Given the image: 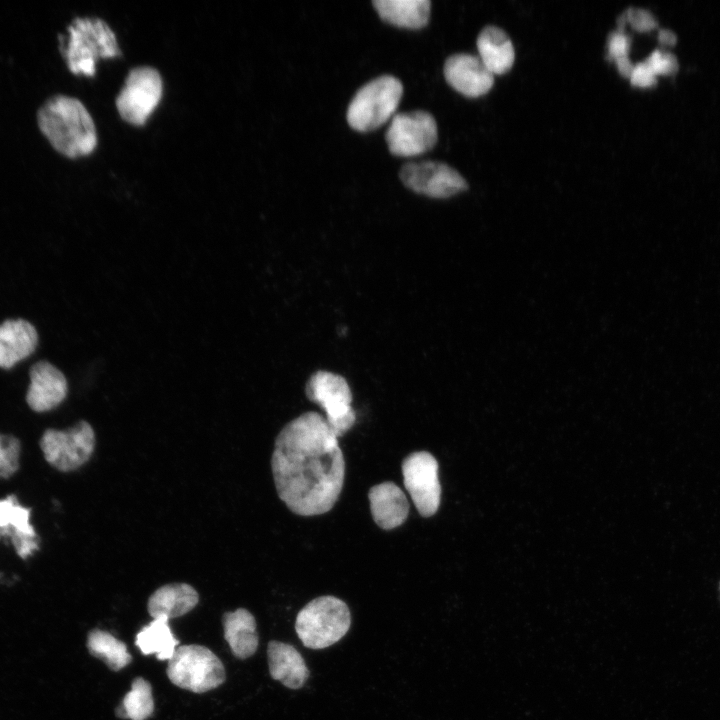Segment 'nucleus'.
Here are the masks:
<instances>
[{"label":"nucleus","instance_id":"1","mask_svg":"<svg viewBox=\"0 0 720 720\" xmlns=\"http://www.w3.org/2000/svg\"><path fill=\"white\" fill-rule=\"evenodd\" d=\"M271 470L278 497L291 512L330 511L343 488L345 460L325 417L309 411L288 422L275 439Z\"/></svg>","mask_w":720,"mask_h":720},{"label":"nucleus","instance_id":"2","mask_svg":"<svg viewBox=\"0 0 720 720\" xmlns=\"http://www.w3.org/2000/svg\"><path fill=\"white\" fill-rule=\"evenodd\" d=\"M37 124L50 145L67 158L86 156L97 145L93 118L77 98L51 96L38 109Z\"/></svg>","mask_w":720,"mask_h":720},{"label":"nucleus","instance_id":"3","mask_svg":"<svg viewBox=\"0 0 720 720\" xmlns=\"http://www.w3.org/2000/svg\"><path fill=\"white\" fill-rule=\"evenodd\" d=\"M67 33L66 40L59 35L60 51L75 75L94 76L98 59L121 55L114 32L100 18L77 17L67 27Z\"/></svg>","mask_w":720,"mask_h":720},{"label":"nucleus","instance_id":"4","mask_svg":"<svg viewBox=\"0 0 720 720\" xmlns=\"http://www.w3.org/2000/svg\"><path fill=\"white\" fill-rule=\"evenodd\" d=\"M351 613L347 604L331 595L308 602L297 614L295 630L302 644L310 649L327 648L348 632Z\"/></svg>","mask_w":720,"mask_h":720},{"label":"nucleus","instance_id":"5","mask_svg":"<svg viewBox=\"0 0 720 720\" xmlns=\"http://www.w3.org/2000/svg\"><path fill=\"white\" fill-rule=\"evenodd\" d=\"M403 94L401 81L392 75L372 79L353 96L346 112L351 128L360 132L377 129L388 121L400 103Z\"/></svg>","mask_w":720,"mask_h":720},{"label":"nucleus","instance_id":"6","mask_svg":"<svg viewBox=\"0 0 720 720\" xmlns=\"http://www.w3.org/2000/svg\"><path fill=\"white\" fill-rule=\"evenodd\" d=\"M166 672L174 685L194 693L210 691L225 681L221 660L209 648L197 644L177 647Z\"/></svg>","mask_w":720,"mask_h":720},{"label":"nucleus","instance_id":"7","mask_svg":"<svg viewBox=\"0 0 720 720\" xmlns=\"http://www.w3.org/2000/svg\"><path fill=\"white\" fill-rule=\"evenodd\" d=\"M307 398L326 412V421L335 436H343L356 421L352 392L346 379L330 371L319 370L305 386Z\"/></svg>","mask_w":720,"mask_h":720},{"label":"nucleus","instance_id":"8","mask_svg":"<svg viewBox=\"0 0 720 720\" xmlns=\"http://www.w3.org/2000/svg\"><path fill=\"white\" fill-rule=\"evenodd\" d=\"M92 426L81 420L67 430L48 429L40 440L47 462L54 468L69 472L84 465L95 449Z\"/></svg>","mask_w":720,"mask_h":720},{"label":"nucleus","instance_id":"9","mask_svg":"<svg viewBox=\"0 0 720 720\" xmlns=\"http://www.w3.org/2000/svg\"><path fill=\"white\" fill-rule=\"evenodd\" d=\"M162 92V78L155 68L135 67L116 98V108L123 120L141 126L159 104Z\"/></svg>","mask_w":720,"mask_h":720},{"label":"nucleus","instance_id":"10","mask_svg":"<svg viewBox=\"0 0 720 720\" xmlns=\"http://www.w3.org/2000/svg\"><path fill=\"white\" fill-rule=\"evenodd\" d=\"M437 138L435 118L421 110L395 114L385 134L390 153L401 157L429 151L435 146Z\"/></svg>","mask_w":720,"mask_h":720},{"label":"nucleus","instance_id":"11","mask_svg":"<svg viewBox=\"0 0 720 720\" xmlns=\"http://www.w3.org/2000/svg\"><path fill=\"white\" fill-rule=\"evenodd\" d=\"M403 483L422 517L433 516L441 501L438 462L427 451L407 455L401 464Z\"/></svg>","mask_w":720,"mask_h":720},{"label":"nucleus","instance_id":"12","mask_svg":"<svg viewBox=\"0 0 720 720\" xmlns=\"http://www.w3.org/2000/svg\"><path fill=\"white\" fill-rule=\"evenodd\" d=\"M399 177L410 190L433 198H448L468 188L458 171L437 161L406 163Z\"/></svg>","mask_w":720,"mask_h":720},{"label":"nucleus","instance_id":"13","mask_svg":"<svg viewBox=\"0 0 720 720\" xmlns=\"http://www.w3.org/2000/svg\"><path fill=\"white\" fill-rule=\"evenodd\" d=\"M443 72L447 83L467 97L482 96L494 84V75L481 59L467 53H457L448 57Z\"/></svg>","mask_w":720,"mask_h":720},{"label":"nucleus","instance_id":"14","mask_svg":"<svg viewBox=\"0 0 720 720\" xmlns=\"http://www.w3.org/2000/svg\"><path fill=\"white\" fill-rule=\"evenodd\" d=\"M30 383L26 401L37 412H45L58 406L67 395L64 374L47 361L35 363L30 369Z\"/></svg>","mask_w":720,"mask_h":720},{"label":"nucleus","instance_id":"15","mask_svg":"<svg viewBox=\"0 0 720 720\" xmlns=\"http://www.w3.org/2000/svg\"><path fill=\"white\" fill-rule=\"evenodd\" d=\"M7 538L23 559L38 549L37 535L30 523V510L13 495L0 500V538Z\"/></svg>","mask_w":720,"mask_h":720},{"label":"nucleus","instance_id":"16","mask_svg":"<svg viewBox=\"0 0 720 720\" xmlns=\"http://www.w3.org/2000/svg\"><path fill=\"white\" fill-rule=\"evenodd\" d=\"M374 522L384 530L402 525L409 514V503L403 490L394 482L374 485L368 492Z\"/></svg>","mask_w":720,"mask_h":720},{"label":"nucleus","instance_id":"17","mask_svg":"<svg viewBox=\"0 0 720 720\" xmlns=\"http://www.w3.org/2000/svg\"><path fill=\"white\" fill-rule=\"evenodd\" d=\"M271 677L290 689H300L309 678L310 671L300 654L291 644L272 640L267 646Z\"/></svg>","mask_w":720,"mask_h":720},{"label":"nucleus","instance_id":"18","mask_svg":"<svg viewBox=\"0 0 720 720\" xmlns=\"http://www.w3.org/2000/svg\"><path fill=\"white\" fill-rule=\"evenodd\" d=\"M38 343L34 326L23 319H11L0 325V367L11 368L30 356Z\"/></svg>","mask_w":720,"mask_h":720},{"label":"nucleus","instance_id":"19","mask_svg":"<svg viewBox=\"0 0 720 720\" xmlns=\"http://www.w3.org/2000/svg\"><path fill=\"white\" fill-rule=\"evenodd\" d=\"M199 602L196 589L187 583L165 584L149 597L147 610L153 619L170 620L183 616L194 609Z\"/></svg>","mask_w":720,"mask_h":720},{"label":"nucleus","instance_id":"20","mask_svg":"<svg viewBox=\"0 0 720 720\" xmlns=\"http://www.w3.org/2000/svg\"><path fill=\"white\" fill-rule=\"evenodd\" d=\"M222 624L224 638L236 658L247 659L257 651L259 640L256 621L251 612L244 608L225 612Z\"/></svg>","mask_w":720,"mask_h":720},{"label":"nucleus","instance_id":"21","mask_svg":"<svg viewBox=\"0 0 720 720\" xmlns=\"http://www.w3.org/2000/svg\"><path fill=\"white\" fill-rule=\"evenodd\" d=\"M476 44L479 58L493 75L504 74L512 68L515 51L504 30L488 25L480 31Z\"/></svg>","mask_w":720,"mask_h":720},{"label":"nucleus","instance_id":"22","mask_svg":"<svg viewBox=\"0 0 720 720\" xmlns=\"http://www.w3.org/2000/svg\"><path fill=\"white\" fill-rule=\"evenodd\" d=\"M372 4L382 20L404 28L418 29L429 20V0H373Z\"/></svg>","mask_w":720,"mask_h":720},{"label":"nucleus","instance_id":"23","mask_svg":"<svg viewBox=\"0 0 720 720\" xmlns=\"http://www.w3.org/2000/svg\"><path fill=\"white\" fill-rule=\"evenodd\" d=\"M169 620L164 618L153 619L136 635L135 645L142 654H155L158 660H170L179 640L173 635Z\"/></svg>","mask_w":720,"mask_h":720},{"label":"nucleus","instance_id":"24","mask_svg":"<svg viewBox=\"0 0 720 720\" xmlns=\"http://www.w3.org/2000/svg\"><path fill=\"white\" fill-rule=\"evenodd\" d=\"M87 648L91 655L104 661L113 671L123 669L132 661L124 642L97 628L88 633Z\"/></svg>","mask_w":720,"mask_h":720},{"label":"nucleus","instance_id":"25","mask_svg":"<svg viewBox=\"0 0 720 720\" xmlns=\"http://www.w3.org/2000/svg\"><path fill=\"white\" fill-rule=\"evenodd\" d=\"M154 700L151 684L142 677H137L131 684V689L116 707L118 718L129 720H146L152 716Z\"/></svg>","mask_w":720,"mask_h":720},{"label":"nucleus","instance_id":"26","mask_svg":"<svg viewBox=\"0 0 720 720\" xmlns=\"http://www.w3.org/2000/svg\"><path fill=\"white\" fill-rule=\"evenodd\" d=\"M20 442L9 435H0V478L12 476L19 467Z\"/></svg>","mask_w":720,"mask_h":720},{"label":"nucleus","instance_id":"27","mask_svg":"<svg viewBox=\"0 0 720 720\" xmlns=\"http://www.w3.org/2000/svg\"><path fill=\"white\" fill-rule=\"evenodd\" d=\"M626 22L639 31L646 32L657 27V22L653 15L643 8H629L617 19V24L624 27Z\"/></svg>","mask_w":720,"mask_h":720},{"label":"nucleus","instance_id":"28","mask_svg":"<svg viewBox=\"0 0 720 720\" xmlns=\"http://www.w3.org/2000/svg\"><path fill=\"white\" fill-rule=\"evenodd\" d=\"M647 65L657 75L672 74L678 69L676 57L668 52L654 50L645 60Z\"/></svg>","mask_w":720,"mask_h":720},{"label":"nucleus","instance_id":"29","mask_svg":"<svg viewBox=\"0 0 720 720\" xmlns=\"http://www.w3.org/2000/svg\"><path fill=\"white\" fill-rule=\"evenodd\" d=\"M631 39L624 32L614 31L608 37V59L617 60L628 57Z\"/></svg>","mask_w":720,"mask_h":720},{"label":"nucleus","instance_id":"30","mask_svg":"<svg viewBox=\"0 0 720 720\" xmlns=\"http://www.w3.org/2000/svg\"><path fill=\"white\" fill-rule=\"evenodd\" d=\"M656 77L657 76L644 61L634 65L629 78L633 86L646 88L656 84Z\"/></svg>","mask_w":720,"mask_h":720},{"label":"nucleus","instance_id":"31","mask_svg":"<svg viewBox=\"0 0 720 720\" xmlns=\"http://www.w3.org/2000/svg\"><path fill=\"white\" fill-rule=\"evenodd\" d=\"M619 73L624 77H630L634 65L628 57H622L615 60Z\"/></svg>","mask_w":720,"mask_h":720},{"label":"nucleus","instance_id":"32","mask_svg":"<svg viewBox=\"0 0 720 720\" xmlns=\"http://www.w3.org/2000/svg\"><path fill=\"white\" fill-rule=\"evenodd\" d=\"M658 39L660 43L664 45H674L677 41L676 35L672 31L666 29L659 31Z\"/></svg>","mask_w":720,"mask_h":720}]
</instances>
